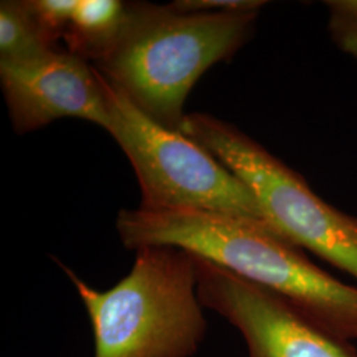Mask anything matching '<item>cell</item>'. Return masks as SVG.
<instances>
[{"instance_id":"52a82bcc","label":"cell","mask_w":357,"mask_h":357,"mask_svg":"<svg viewBox=\"0 0 357 357\" xmlns=\"http://www.w3.org/2000/svg\"><path fill=\"white\" fill-rule=\"evenodd\" d=\"M0 81L17 134L65 116L81 118L109 131L102 76L70 52L54 50L28 63H0Z\"/></svg>"},{"instance_id":"7c38bea8","label":"cell","mask_w":357,"mask_h":357,"mask_svg":"<svg viewBox=\"0 0 357 357\" xmlns=\"http://www.w3.org/2000/svg\"><path fill=\"white\" fill-rule=\"evenodd\" d=\"M265 4L259 0H176L169 6L183 13H238L261 11Z\"/></svg>"},{"instance_id":"3957f363","label":"cell","mask_w":357,"mask_h":357,"mask_svg":"<svg viewBox=\"0 0 357 357\" xmlns=\"http://www.w3.org/2000/svg\"><path fill=\"white\" fill-rule=\"evenodd\" d=\"M61 268L88 312L94 357H193L203 344L208 321L191 252L141 248L128 275L105 291Z\"/></svg>"},{"instance_id":"30bf717a","label":"cell","mask_w":357,"mask_h":357,"mask_svg":"<svg viewBox=\"0 0 357 357\" xmlns=\"http://www.w3.org/2000/svg\"><path fill=\"white\" fill-rule=\"evenodd\" d=\"M26 4L43 36L54 48L57 40L64 38L78 0H26Z\"/></svg>"},{"instance_id":"8fae6325","label":"cell","mask_w":357,"mask_h":357,"mask_svg":"<svg viewBox=\"0 0 357 357\" xmlns=\"http://www.w3.org/2000/svg\"><path fill=\"white\" fill-rule=\"evenodd\" d=\"M324 4L333 44L357 60V0H327Z\"/></svg>"},{"instance_id":"8992f818","label":"cell","mask_w":357,"mask_h":357,"mask_svg":"<svg viewBox=\"0 0 357 357\" xmlns=\"http://www.w3.org/2000/svg\"><path fill=\"white\" fill-rule=\"evenodd\" d=\"M195 258L203 306L240 331L248 357H357L351 343L320 328L281 295Z\"/></svg>"},{"instance_id":"9c48e42d","label":"cell","mask_w":357,"mask_h":357,"mask_svg":"<svg viewBox=\"0 0 357 357\" xmlns=\"http://www.w3.org/2000/svg\"><path fill=\"white\" fill-rule=\"evenodd\" d=\"M54 50L38 29L26 0L0 3V63H28Z\"/></svg>"},{"instance_id":"277c9868","label":"cell","mask_w":357,"mask_h":357,"mask_svg":"<svg viewBox=\"0 0 357 357\" xmlns=\"http://www.w3.org/2000/svg\"><path fill=\"white\" fill-rule=\"evenodd\" d=\"M180 132L243 180L278 234L357 280V217L326 203L301 174L228 122L192 113Z\"/></svg>"},{"instance_id":"6da1fadb","label":"cell","mask_w":357,"mask_h":357,"mask_svg":"<svg viewBox=\"0 0 357 357\" xmlns=\"http://www.w3.org/2000/svg\"><path fill=\"white\" fill-rule=\"evenodd\" d=\"M116 231L128 250L169 245L281 295L340 340H357V287L317 266L264 220L206 211H121Z\"/></svg>"},{"instance_id":"5b68a950","label":"cell","mask_w":357,"mask_h":357,"mask_svg":"<svg viewBox=\"0 0 357 357\" xmlns=\"http://www.w3.org/2000/svg\"><path fill=\"white\" fill-rule=\"evenodd\" d=\"M98 70V69H97ZM102 76L109 134L134 168L149 211H206L264 220L253 193L212 153L156 123Z\"/></svg>"},{"instance_id":"7a4b0ae2","label":"cell","mask_w":357,"mask_h":357,"mask_svg":"<svg viewBox=\"0 0 357 357\" xmlns=\"http://www.w3.org/2000/svg\"><path fill=\"white\" fill-rule=\"evenodd\" d=\"M258 16L259 11L183 13L169 4L126 3L122 31L96 68L156 123L180 131L193 85L243 48Z\"/></svg>"},{"instance_id":"ba28073f","label":"cell","mask_w":357,"mask_h":357,"mask_svg":"<svg viewBox=\"0 0 357 357\" xmlns=\"http://www.w3.org/2000/svg\"><path fill=\"white\" fill-rule=\"evenodd\" d=\"M126 17V3L119 0H78L64 40L66 51L100 63L119 36Z\"/></svg>"}]
</instances>
